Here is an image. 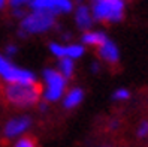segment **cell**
<instances>
[{"instance_id":"5b68a950","label":"cell","mask_w":148,"mask_h":147,"mask_svg":"<svg viewBox=\"0 0 148 147\" xmlns=\"http://www.w3.org/2000/svg\"><path fill=\"white\" fill-rule=\"evenodd\" d=\"M32 9H40L51 12L53 15L69 14L73 11L72 0H32L30 2Z\"/></svg>"},{"instance_id":"8992f818","label":"cell","mask_w":148,"mask_h":147,"mask_svg":"<svg viewBox=\"0 0 148 147\" xmlns=\"http://www.w3.org/2000/svg\"><path fill=\"white\" fill-rule=\"evenodd\" d=\"M2 80L8 81V83H20V84H33L38 81L36 75L32 71H27V69H23V68H16L14 65L2 75Z\"/></svg>"},{"instance_id":"277c9868","label":"cell","mask_w":148,"mask_h":147,"mask_svg":"<svg viewBox=\"0 0 148 147\" xmlns=\"http://www.w3.org/2000/svg\"><path fill=\"white\" fill-rule=\"evenodd\" d=\"M43 78L47 83V92H45V101L47 102H56L63 96L67 78L56 69H45L43 71Z\"/></svg>"},{"instance_id":"30bf717a","label":"cell","mask_w":148,"mask_h":147,"mask_svg":"<svg viewBox=\"0 0 148 147\" xmlns=\"http://www.w3.org/2000/svg\"><path fill=\"white\" fill-rule=\"evenodd\" d=\"M106 39H108V36L103 32H91V30L84 32L82 38H81L84 45H90V47H96V48L100 47Z\"/></svg>"},{"instance_id":"8fae6325","label":"cell","mask_w":148,"mask_h":147,"mask_svg":"<svg viewBox=\"0 0 148 147\" xmlns=\"http://www.w3.org/2000/svg\"><path fill=\"white\" fill-rule=\"evenodd\" d=\"M82 98H84V92H82L81 89H78V87L71 89V90L67 92V95L64 96L63 105H64V108H67V110L75 108L76 105H79V104H81Z\"/></svg>"},{"instance_id":"d6986e66","label":"cell","mask_w":148,"mask_h":147,"mask_svg":"<svg viewBox=\"0 0 148 147\" xmlns=\"http://www.w3.org/2000/svg\"><path fill=\"white\" fill-rule=\"evenodd\" d=\"M11 14H12V17L20 18V20H23L24 17L27 15V12H25L24 8H11Z\"/></svg>"},{"instance_id":"603a6c76","label":"cell","mask_w":148,"mask_h":147,"mask_svg":"<svg viewBox=\"0 0 148 147\" xmlns=\"http://www.w3.org/2000/svg\"><path fill=\"white\" fill-rule=\"evenodd\" d=\"M6 3H8V0H0V9H3L6 6Z\"/></svg>"},{"instance_id":"44dd1931","label":"cell","mask_w":148,"mask_h":147,"mask_svg":"<svg viewBox=\"0 0 148 147\" xmlns=\"http://www.w3.org/2000/svg\"><path fill=\"white\" fill-rule=\"evenodd\" d=\"M5 51H6V54L11 57V56L16 54V47H15V45H12V44H9V45H8V47L5 48Z\"/></svg>"},{"instance_id":"7402d4cb","label":"cell","mask_w":148,"mask_h":147,"mask_svg":"<svg viewBox=\"0 0 148 147\" xmlns=\"http://www.w3.org/2000/svg\"><path fill=\"white\" fill-rule=\"evenodd\" d=\"M99 69H100V66H99L97 62H94V63L91 65V71H93L94 74H97V72H99Z\"/></svg>"},{"instance_id":"ba28073f","label":"cell","mask_w":148,"mask_h":147,"mask_svg":"<svg viewBox=\"0 0 148 147\" xmlns=\"http://www.w3.org/2000/svg\"><path fill=\"white\" fill-rule=\"evenodd\" d=\"M93 21H94V18L91 15V9L88 6L79 3L76 6V9H75V23H76V26L81 30L87 32V30L91 29Z\"/></svg>"},{"instance_id":"9c48e42d","label":"cell","mask_w":148,"mask_h":147,"mask_svg":"<svg viewBox=\"0 0 148 147\" xmlns=\"http://www.w3.org/2000/svg\"><path fill=\"white\" fill-rule=\"evenodd\" d=\"M30 119L29 117H16V119H12L6 123L5 126V135L8 138H14L16 135L23 134L24 131H27V128L30 126Z\"/></svg>"},{"instance_id":"6da1fadb","label":"cell","mask_w":148,"mask_h":147,"mask_svg":"<svg viewBox=\"0 0 148 147\" xmlns=\"http://www.w3.org/2000/svg\"><path fill=\"white\" fill-rule=\"evenodd\" d=\"M43 95V87L39 81L33 84H20L0 81V98L6 104L15 108H29L39 104Z\"/></svg>"},{"instance_id":"2e32d148","label":"cell","mask_w":148,"mask_h":147,"mask_svg":"<svg viewBox=\"0 0 148 147\" xmlns=\"http://www.w3.org/2000/svg\"><path fill=\"white\" fill-rule=\"evenodd\" d=\"M112 98L115 101H126V99L130 98V92L127 89H118V90H115L114 95H112Z\"/></svg>"},{"instance_id":"9a60e30c","label":"cell","mask_w":148,"mask_h":147,"mask_svg":"<svg viewBox=\"0 0 148 147\" xmlns=\"http://www.w3.org/2000/svg\"><path fill=\"white\" fill-rule=\"evenodd\" d=\"M49 51L53 53L57 59H62L66 56V45L57 44V42H51L49 44Z\"/></svg>"},{"instance_id":"52a82bcc","label":"cell","mask_w":148,"mask_h":147,"mask_svg":"<svg viewBox=\"0 0 148 147\" xmlns=\"http://www.w3.org/2000/svg\"><path fill=\"white\" fill-rule=\"evenodd\" d=\"M97 54L103 62H106L108 65H117L118 60H120L118 48L111 39H106L100 47H97Z\"/></svg>"},{"instance_id":"e0dca14e","label":"cell","mask_w":148,"mask_h":147,"mask_svg":"<svg viewBox=\"0 0 148 147\" xmlns=\"http://www.w3.org/2000/svg\"><path fill=\"white\" fill-rule=\"evenodd\" d=\"M11 66H12V63L8 60V57H5V56L0 54V77H2Z\"/></svg>"},{"instance_id":"5bb4252c","label":"cell","mask_w":148,"mask_h":147,"mask_svg":"<svg viewBox=\"0 0 148 147\" xmlns=\"http://www.w3.org/2000/svg\"><path fill=\"white\" fill-rule=\"evenodd\" d=\"M15 147H38V140L33 135H24L16 141Z\"/></svg>"},{"instance_id":"7a4b0ae2","label":"cell","mask_w":148,"mask_h":147,"mask_svg":"<svg viewBox=\"0 0 148 147\" xmlns=\"http://www.w3.org/2000/svg\"><path fill=\"white\" fill-rule=\"evenodd\" d=\"M56 24V15L47 11L32 9L27 15L21 20L18 35L20 38H27L29 35H39L48 32Z\"/></svg>"},{"instance_id":"cb8c5ba5","label":"cell","mask_w":148,"mask_h":147,"mask_svg":"<svg viewBox=\"0 0 148 147\" xmlns=\"http://www.w3.org/2000/svg\"><path fill=\"white\" fill-rule=\"evenodd\" d=\"M39 107H40V110H42V111H45V110H47V104H40Z\"/></svg>"},{"instance_id":"3957f363","label":"cell","mask_w":148,"mask_h":147,"mask_svg":"<svg viewBox=\"0 0 148 147\" xmlns=\"http://www.w3.org/2000/svg\"><path fill=\"white\" fill-rule=\"evenodd\" d=\"M91 15L100 23H120L124 18V0H93Z\"/></svg>"},{"instance_id":"ffe728a7","label":"cell","mask_w":148,"mask_h":147,"mask_svg":"<svg viewBox=\"0 0 148 147\" xmlns=\"http://www.w3.org/2000/svg\"><path fill=\"white\" fill-rule=\"evenodd\" d=\"M147 135H148V122H142L141 125H139V128H138V137L144 138Z\"/></svg>"},{"instance_id":"4fadbf2b","label":"cell","mask_w":148,"mask_h":147,"mask_svg":"<svg viewBox=\"0 0 148 147\" xmlns=\"http://www.w3.org/2000/svg\"><path fill=\"white\" fill-rule=\"evenodd\" d=\"M84 54V47L79 44H71V45H66V56L71 57L73 60L79 59Z\"/></svg>"},{"instance_id":"7c38bea8","label":"cell","mask_w":148,"mask_h":147,"mask_svg":"<svg viewBox=\"0 0 148 147\" xmlns=\"http://www.w3.org/2000/svg\"><path fill=\"white\" fill-rule=\"evenodd\" d=\"M58 71L62 72L67 80L72 78L73 74H75V62H73V59L67 57V56L62 57L58 60Z\"/></svg>"},{"instance_id":"ac0fdd59","label":"cell","mask_w":148,"mask_h":147,"mask_svg":"<svg viewBox=\"0 0 148 147\" xmlns=\"http://www.w3.org/2000/svg\"><path fill=\"white\" fill-rule=\"evenodd\" d=\"M32 0H8V5L11 8H25V6H30Z\"/></svg>"}]
</instances>
